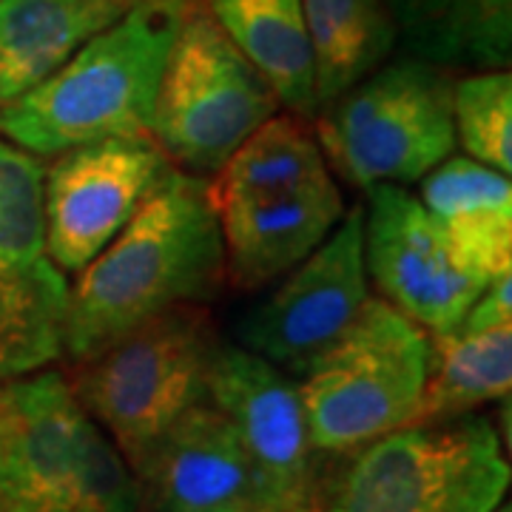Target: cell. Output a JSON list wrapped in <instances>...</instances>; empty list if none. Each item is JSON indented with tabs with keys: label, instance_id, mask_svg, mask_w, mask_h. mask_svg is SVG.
I'll return each mask as SVG.
<instances>
[{
	"label": "cell",
	"instance_id": "1",
	"mask_svg": "<svg viewBox=\"0 0 512 512\" xmlns=\"http://www.w3.org/2000/svg\"><path fill=\"white\" fill-rule=\"evenodd\" d=\"M225 279L211 180L174 171L69 285L63 359L86 362L160 313L211 302Z\"/></svg>",
	"mask_w": 512,
	"mask_h": 512
},
{
	"label": "cell",
	"instance_id": "2",
	"mask_svg": "<svg viewBox=\"0 0 512 512\" xmlns=\"http://www.w3.org/2000/svg\"><path fill=\"white\" fill-rule=\"evenodd\" d=\"M191 6L134 0L63 69L0 106V137L40 160L111 137H151L165 60Z\"/></svg>",
	"mask_w": 512,
	"mask_h": 512
},
{
	"label": "cell",
	"instance_id": "3",
	"mask_svg": "<svg viewBox=\"0 0 512 512\" xmlns=\"http://www.w3.org/2000/svg\"><path fill=\"white\" fill-rule=\"evenodd\" d=\"M109 436L57 370L0 376V512H140Z\"/></svg>",
	"mask_w": 512,
	"mask_h": 512
},
{
	"label": "cell",
	"instance_id": "4",
	"mask_svg": "<svg viewBox=\"0 0 512 512\" xmlns=\"http://www.w3.org/2000/svg\"><path fill=\"white\" fill-rule=\"evenodd\" d=\"M220 339L200 305L154 316L74 365V399L137 476L168 427L208 399Z\"/></svg>",
	"mask_w": 512,
	"mask_h": 512
},
{
	"label": "cell",
	"instance_id": "5",
	"mask_svg": "<svg viewBox=\"0 0 512 512\" xmlns=\"http://www.w3.org/2000/svg\"><path fill=\"white\" fill-rule=\"evenodd\" d=\"M510 478L487 416L416 421L348 453L319 512H495Z\"/></svg>",
	"mask_w": 512,
	"mask_h": 512
},
{
	"label": "cell",
	"instance_id": "6",
	"mask_svg": "<svg viewBox=\"0 0 512 512\" xmlns=\"http://www.w3.org/2000/svg\"><path fill=\"white\" fill-rule=\"evenodd\" d=\"M430 362V333L370 296L348 333L296 382L313 450L348 456L416 424Z\"/></svg>",
	"mask_w": 512,
	"mask_h": 512
},
{
	"label": "cell",
	"instance_id": "7",
	"mask_svg": "<svg viewBox=\"0 0 512 512\" xmlns=\"http://www.w3.org/2000/svg\"><path fill=\"white\" fill-rule=\"evenodd\" d=\"M316 143L350 185H413L453 157V80L404 55L316 111Z\"/></svg>",
	"mask_w": 512,
	"mask_h": 512
},
{
	"label": "cell",
	"instance_id": "8",
	"mask_svg": "<svg viewBox=\"0 0 512 512\" xmlns=\"http://www.w3.org/2000/svg\"><path fill=\"white\" fill-rule=\"evenodd\" d=\"M274 114V89L194 3L165 60L151 140L177 171L211 180Z\"/></svg>",
	"mask_w": 512,
	"mask_h": 512
},
{
	"label": "cell",
	"instance_id": "9",
	"mask_svg": "<svg viewBox=\"0 0 512 512\" xmlns=\"http://www.w3.org/2000/svg\"><path fill=\"white\" fill-rule=\"evenodd\" d=\"M43 168L0 137V376L63 359L69 279L46 248Z\"/></svg>",
	"mask_w": 512,
	"mask_h": 512
},
{
	"label": "cell",
	"instance_id": "10",
	"mask_svg": "<svg viewBox=\"0 0 512 512\" xmlns=\"http://www.w3.org/2000/svg\"><path fill=\"white\" fill-rule=\"evenodd\" d=\"M370 299L362 205L305 256L237 328V345L288 376H302L356 322Z\"/></svg>",
	"mask_w": 512,
	"mask_h": 512
},
{
	"label": "cell",
	"instance_id": "11",
	"mask_svg": "<svg viewBox=\"0 0 512 512\" xmlns=\"http://www.w3.org/2000/svg\"><path fill=\"white\" fill-rule=\"evenodd\" d=\"M151 137H111L69 148L43 168L46 248L63 274H80L171 177Z\"/></svg>",
	"mask_w": 512,
	"mask_h": 512
},
{
	"label": "cell",
	"instance_id": "12",
	"mask_svg": "<svg viewBox=\"0 0 512 512\" xmlns=\"http://www.w3.org/2000/svg\"><path fill=\"white\" fill-rule=\"evenodd\" d=\"M365 194L367 279L384 302L427 333L456 330L490 279L453 254L419 197L404 185H370Z\"/></svg>",
	"mask_w": 512,
	"mask_h": 512
},
{
	"label": "cell",
	"instance_id": "13",
	"mask_svg": "<svg viewBox=\"0 0 512 512\" xmlns=\"http://www.w3.org/2000/svg\"><path fill=\"white\" fill-rule=\"evenodd\" d=\"M208 402L234 424L265 490L268 512L313 504V444L299 384L262 356L222 345L208 370Z\"/></svg>",
	"mask_w": 512,
	"mask_h": 512
},
{
	"label": "cell",
	"instance_id": "14",
	"mask_svg": "<svg viewBox=\"0 0 512 512\" xmlns=\"http://www.w3.org/2000/svg\"><path fill=\"white\" fill-rule=\"evenodd\" d=\"M134 478L148 512H268L265 490L234 424L208 399L168 427Z\"/></svg>",
	"mask_w": 512,
	"mask_h": 512
},
{
	"label": "cell",
	"instance_id": "15",
	"mask_svg": "<svg viewBox=\"0 0 512 512\" xmlns=\"http://www.w3.org/2000/svg\"><path fill=\"white\" fill-rule=\"evenodd\" d=\"M217 214L225 276L242 291H256L282 279L330 237L345 217V200L328 177L293 191L217 202Z\"/></svg>",
	"mask_w": 512,
	"mask_h": 512
},
{
	"label": "cell",
	"instance_id": "16",
	"mask_svg": "<svg viewBox=\"0 0 512 512\" xmlns=\"http://www.w3.org/2000/svg\"><path fill=\"white\" fill-rule=\"evenodd\" d=\"M419 202L453 254L484 279L512 274V185L470 157H447L419 180Z\"/></svg>",
	"mask_w": 512,
	"mask_h": 512
},
{
	"label": "cell",
	"instance_id": "17",
	"mask_svg": "<svg viewBox=\"0 0 512 512\" xmlns=\"http://www.w3.org/2000/svg\"><path fill=\"white\" fill-rule=\"evenodd\" d=\"M134 0H0V106L37 89Z\"/></svg>",
	"mask_w": 512,
	"mask_h": 512
},
{
	"label": "cell",
	"instance_id": "18",
	"mask_svg": "<svg viewBox=\"0 0 512 512\" xmlns=\"http://www.w3.org/2000/svg\"><path fill=\"white\" fill-rule=\"evenodd\" d=\"M404 55L439 69H510L512 0H382Z\"/></svg>",
	"mask_w": 512,
	"mask_h": 512
},
{
	"label": "cell",
	"instance_id": "19",
	"mask_svg": "<svg viewBox=\"0 0 512 512\" xmlns=\"http://www.w3.org/2000/svg\"><path fill=\"white\" fill-rule=\"evenodd\" d=\"M293 117H316L313 55L302 0H208L205 9Z\"/></svg>",
	"mask_w": 512,
	"mask_h": 512
},
{
	"label": "cell",
	"instance_id": "20",
	"mask_svg": "<svg viewBox=\"0 0 512 512\" xmlns=\"http://www.w3.org/2000/svg\"><path fill=\"white\" fill-rule=\"evenodd\" d=\"M302 9L319 111L382 69L399 35L382 0H302Z\"/></svg>",
	"mask_w": 512,
	"mask_h": 512
},
{
	"label": "cell",
	"instance_id": "21",
	"mask_svg": "<svg viewBox=\"0 0 512 512\" xmlns=\"http://www.w3.org/2000/svg\"><path fill=\"white\" fill-rule=\"evenodd\" d=\"M433 362L416 421L467 416L487 402H507L512 387V328L430 333Z\"/></svg>",
	"mask_w": 512,
	"mask_h": 512
},
{
	"label": "cell",
	"instance_id": "22",
	"mask_svg": "<svg viewBox=\"0 0 512 512\" xmlns=\"http://www.w3.org/2000/svg\"><path fill=\"white\" fill-rule=\"evenodd\" d=\"M328 160L316 134L296 117L274 114L231 154L211 183L214 202L248 200L328 180Z\"/></svg>",
	"mask_w": 512,
	"mask_h": 512
},
{
	"label": "cell",
	"instance_id": "23",
	"mask_svg": "<svg viewBox=\"0 0 512 512\" xmlns=\"http://www.w3.org/2000/svg\"><path fill=\"white\" fill-rule=\"evenodd\" d=\"M456 143L470 160L512 174V74L510 69L473 72L453 83Z\"/></svg>",
	"mask_w": 512,
	"mask_h": 512
},
{
	"label": "cell",
	"instance_id": "24",
	"mask_svg": "<svg viewBox=\"0 0 512 512\" xmlns=\"http://www.w3.org/2000/svg\"><path fill=\"white\" fill-rule=\"evenodd\" d=\"M498 328H512V274L490 279L456 330L484 333Z\"/></svg>",
	"mask_w": 512,
	"mask_h": 512
},
{
	"label": "cell",
	"instance_id": "25",
	"mask_svg": "<svg viewBox=\"0 0 512 512\" xmlns=\"http://www.w3.org/2000/svg\"><path fill=\"white\" fill-rule=\"evenodd\" d=\"M293 512H319V507H316V504H305V507H299V510Z\"/></svg>",
	"mask_w": 512,
	"mask_h": 512
},
{
	"label": "cell",
	"instance_id": "26",
	"mask_svg": "<svg viewBox=\"0 0 512 512\" xmlns=\"http://www.w3.org/2000/svg\"><path fill=\"white\" fill-rule=\"evenodd\" d=\"M183 512H245V510H183Z\"/></svg>",
	"mask_w": 512,
	"mask_h": 512
},
{
	"label": "cell",
	"instance_id": "27",
	"mask_svg": "<svg viewBox=\"0 0 512 512\" xmlns=\"http://www.w3.org/2000/svg\"><path fill=\"white\" fill-rule=\"evenodd\" d=\"M495 512H512V510H510V504L504 501V504H501V507H498V510H495Z\"/></svg>",
	"mask_w": 512,
	"mask_h": 512
}]
</instances>
